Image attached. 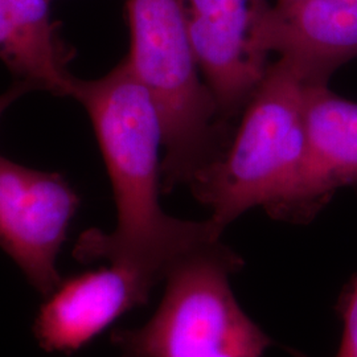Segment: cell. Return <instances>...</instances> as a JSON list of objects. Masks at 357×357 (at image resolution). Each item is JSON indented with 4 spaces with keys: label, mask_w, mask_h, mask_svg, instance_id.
Instances as JSON below:
<instances>
[{
    "label": "cell",
    "mask_w": 357,
    "mask_h": 357,
    "mask_svg": "<svg viewBox=\"0 0 357 357\" xmlns=\"http://www.w3.org/2000/svg\"><path fill=\"white\" fill-rule=\"evenodd\" d=\"M72 98L89 115L114 193L113 231L86 230L75 257L106 259L163 282L180 255L224 228L212 218L190 221L169 216L160 205L163 128L153 98L122 60L96 79L75 78Z\"/></svg>",
    "instance_id": "6da1fadb"
},
{
    "label": "cell",
    "mask_w": 357,
    "mask_h": 357,
    "mask_svg": "<svg viewBox=\"0 0 357 357\" xmlns=\"http://www.w3.org/2000/svg\"><path fill=\"white\" fill-rule=\"evenodd\" d=\"M307 85L287 60L270 65L231 142L187 184L224 229L257 206L270 215L293 187L306 155Z\"/></svg>",
    "instance_id": "7a4b0ae2"
},
{
    "label": "cell",
    "mask_w": 357,
    "mask_h": 357,
    "mask_svg": "<svg viewBox=\"0 0 357 357\" xmlns=\"http://www.w3.org/2000/svg\"><path fill=\"white\" fill-rule=\"evenodd\" d=\"M130 52L125 61L162 121L165 191L188 184L225 144L216 103L192 51L183 0H128Z\"/></svg>",
    "instance_id": "3957f363"
},
{
    "label": "cell",
    "mask_w": 357,
    "mask_h": 357,
    "mask_svg": "<svg viewBox=\"0 0 357 357\" xmlns=\"http://www.w3.org/2000/svg\"><path fill=\"white\" fill-rule=\"evenodd\" d=\"M243 259L221 236L200 243L167 270L151 319L113 333L121 357H262L273 340L240 306L230 277Z\"/></svg>",
    "instance_id": "277c9868"
},
{
    "label": "cell",
    "mask_w": 357,
    "mask_h": 357,
    "mask_svg": "<svg viewBox=\"0 0 357 357\" xmlns=\"http://www.w3.org/2000/svg\"><path fill=\"white\" fill-rule=\"evenodd\" d=\"M79 208L66 178L0 155V248L47 296L61 281L57 255Z\"/></svg>",
    "instance_id": "5b68a950"
},
{
    "label": "cell",
    "mask_w": 357,
    "mask_h": 357,
    "mask_svg": "<svg viewBox=\"0 0 357 357\" xmlns=\"http://www.w3.org/2000/svg\"><path fill=\"white\" fill-rule=\"evenodd\" d=\"M192 51L225 123L243 107L268 73L258 31L268 0H183Z\"/></svg>",
    "instance_id": "8992f818"
},
{
    "label": "cell",
    "mask_w": 357,
    "mask_h": 357,
    "mask_svg": "<svg viewBox=\"0 0 357 357\" xmlns=\"http://www.w3.org/2000/svg\"><path fill=\"white\" fill-rule=\"evenodd\" d=\"M155 284L151 277L121 264L61 280L45 296L35 319L38 345L61 354L82 349L115 320L146 305Z\"/></svg>",
    "instance_id": "52a82bcc"
},
{
    "label": "cell",
    "mask_w": 357,
    "mask_h": 357,
    "mask_svg": "<svg viewBox=\"0 0 357 357\" xmlns=\"http://www.w3.org/2000/svg\"><path fill=\"white\" fill-rule=\"evenodd\" d=\"M306 155L293 187L270 216L308 222L339 188L357 183V103L327 84H308L305 97Z\"/></svg>",
    "instance_id": "ba28073f"
},
{
    "label": "cell",
    "mask_w": 357,
    "mask_h": 357,
    "mask_svg": "<svg viewBox=\"0 0 357 357\" xmlns=\"http://www.w3.org/2000/svg\"><path fill=\"white\" fill-rule=\"evenodd\" d=\"M261 48L275 52L308 84H327L357 57V0H278L258 31Z\"/></svg>",
    "instance_id": "9c48e42d"
},
{
    "label": "cell",
    "mask_w": 357,
    "mask_h": 357,
    "mask_svg": "<svg viewBox=\"0 0 357 357\" xmlns=\"http://www.w3.org/2000/svg\"><path fill=\"white\" fill-rule=\"evenodd\" d=\"M0 60L33 90L61 82L69 50L52 20L50 0H0Z\"/></svg>",
    "instance_id": "30bf717a"
},
{
    "label": "cell",
    "mask_w": 357,
    "mask_h": 357,
    "mask_svg": "<svg viewBox=\"0 0 357 357\" xmlns=\"http://www.w3.org/2000/svg\"><path fill=\"white\" fill-rule=\"evenodd\" d=\"M336 310L343 321V333L335 357H357V274L343 287Z\"/></svg>",
    "instance_id": "8fae6325"
},
{
    "label": "cell",
    "mask_w": 357,
    "mask_h": 357,
    "mask_svg": "<svg viewBox=\"0 0 357 357\" xmlns=\"http://www.w3.org/2000/svg\"><path fill=\"white\" fill-rule=\"evenodd\" d=\"M29 90L32 89H31L28 85H26V84L17 82L16 85H13L11 89H8L6 93H3V94L0 96V118H1V115L4 114V112H6L16 100H19L24 93L29 91Z\"/></svg>",
    "instance_id": "7c38bea8"
}]
</instances>
